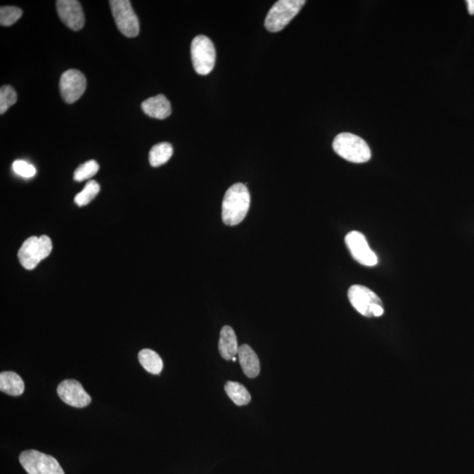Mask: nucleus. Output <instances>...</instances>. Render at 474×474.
<instances>
[{
    "label": "nucleus",
    "mask_w": 474,
    "mask_h": 474,
    "mask_svg": "<svg viewBox=\"0 0 474 474\" xmlns=\"http://www.w3.org/2000/svg\"><path fill=\"white\" fill-rule=\"evenodd\" d=\"M250 206V194L246 185L237 183L229 187L222 201V218L228 226L241 224Z\"/></svg>",
    "instance_id": "nucleus-1"
},
{
    "label": "nucleus",
    "mask_w": 474,
    "mask_h": 474,
    "mask_svg": "<svg viewBox=\"0 0 474 474\" xmlns=\"http://www.w3.org/2000/svg\"><path fill=\"white\" fill-rule=\"evenodd\" d=\"M333 148L342 158L355 164H364L371 157L366 141L351 133L339 134L333 141Z\"/></svg>",
    "instance_id": "nucleus-2"
},
{
    "label": "nucleus",
    "mask_w": 474,
    "mask_h": 474,
    "mask_svg": "<svg viewBox=\"0 0 474 474\" xmlns=\"http://www.w3.org/2000/svg\"><path fill=\"white\" fill-rule=\"evenodd\" d=\"M350 302L359 314L366 317L383 316L384 309L381 300L376 293L366 286L354 285L348 291Z\"/></svg>",
    "instance_id": "nucleus-3"
},
{
    "label": "nucleus",
    "mask_w": 474,
    "mask_h": 474,
    "mask_svg": "<svg viewBox=\"0 0 474 474\" xmlns=\"http://www.w3.org/2000/svg\"><path fill=\"white\" fill-rule=\"evenodd\" d=\"M305 3V0H279L276 2L269 11L264 21L265 27L274 33L282 30L299 13Z\"/></svg>",
    "instance_id": "nucleus-4"
},
{
    "label": "nucleus",
    "mask_w": 474,
    "mask_h": 474,
    "mask_svg": "<svg viewBox=\"0 0 474 474\" xmlns=\"http://www.w3.org/2000/svg\"><path fill=\"white\" fill-rule=\"evenodd\" d=\"M194 70L200 75H207L213 70L217 52L213 42L205 35H198L191 45Z\"/></svg>",
    "instance_id": "nucleus-5"
},
{
    "label": "nucleus",
    "mask_w": 474,
    "mask_h": 474,
    "mask_svg": "<svg viewBox=\"0 0 474 474\" xmlns=\"http://www.w3.org/2000/svg\"><path fill=\"white\" fill-rule=\"evenodd\" d=\"M113 16L120 33L129 38L139 34L140 25L136 13L129 0H111Z\"/></svg>",
    "instance_id": "nucleus-6"
},
{
    "label": "nucleus",
    "mask_w": 474,
    "mask_h": 474,
    "mask_svg": "<svg viewBox=\"0 0 474 474\" xmlns=\"http://www.w3.org/2000/svg\"><path fill=\"white\" fill-rule=\"evenodd\" d=\"M20 462L28 474H65L55 458L38 451H23Z\"/></svg>",
    "instance_id": "nucleus-7"
},
{
    "label": "nucleus",
    "mask_w": 474,
    "mask_h": 474,
    "mask_svg": "<svg viewBox=\"0 0 474 474\" xmlns=\"http://www.w3.org/2000/svg\"><path fill=\"white\" fill-rule=\"evenodd\" d=\"M87 79L77 70H69L63 74L60 79V91L67 103L72 104L79 101L87 89Z\"/></svg>",
    "instance_id": "nucleus-8"
},
{
    "label": "nucleus",
    "mask_w": 474,
    "mask_h": 474,
    "mask_svg": "<svg viewBox=\"0 0 474 474\" xmlns=\"http://www.w3.org/2000/svg\"><path fill=\"white\" fill-rule=\"evenodd\" d=\"M345 243L353 258L359 264L366 267H375L378 264L377 255L371 250L366 236L362 233L350 232L345 236Z\"/></svg>",
    "instance_id": "nucleus-9"
},
{
    "label": "nucleus",
    "mask_w": 474,
    "mask_h": 474,
    "mask_svg": "<svg viewBox=\"0 0 474 474\" xmlns=\"http://www.w3.org/2000/svg\"><path fill=\"white\" fill-rule=\"evenodd\" d=\"M58 394L63 402L75 408H84L89 405L91 401L90 395L84 390L83 385L74 380H66L60 383Z\"/></svg>",
    "instance_id": "nucleus-10"
},
{
    "label": "nucleus",
    "mask_w": 474,
    "mask_h": 474,
    "mask_svg": "<svg viewBox=\"0 0 474 474\" xmlns=\"http://www.w3.org/2000/svg\"><path fill=\"white\" fill-rule=\"evenodd\" d=\"M56 9L60 19L67 27L74 31L82 30L84 25V14L81 4L77 0H58Z\"/></svg>",
    "instance_id": "nucleus-11"
},
{
    "label": "nucleus",
    "mask_w": 474,
    "mask_h": 474,
    "mask_svg": "<svg viewBox=\"0 0 474 474\" xmlns=\"http://www.w3.org/2000/svg\"><path fill=\"white\" fill-rule=\"evenodd\" d=\"M20 263L27 270H33L41 261L40 250H39V237L31 236L20 247L18 252Z\"/></svg>",
    "instance_id": "nucleus-12"
},
{
    "label": "nucleus",
    "mask_w": 474,
    "mask_h": 474,
    "mask_svg": "<svg viewBox=\"0 0 474 474\" xmlns=\"http://www.w3.org/2000/svg\"><path fill=\"white\" fill-rule=\"evenodd\" d=\"M141 109L151 118L164 120L172 114V105L165 95L159 94L144 101Z\"/></svg>",
    "instance_id": "nucleus-13"
},
{
    "label": "nucleus",
    "mask_w": 474,
    "mask_h": 474,
    "mask_svg": "<svg viewBox=\"0 0 474 474\" xmlns=\"http://www.w3.org/2000/svg\"><path fill=\"white\" fill-rule=\"evenodd\" d=\"M238 359L244 374L250 378H256L260 373V359L250 346L241 345L238 350Z\"/></svg>",
    "instance_id": "nucleus-14"
},
{
    "label": "nucleus",
    "mask_w": 474,
    "mask_h": 474,
    "mask_svg": "<svg viewBox=\"0 0 474 474\" xmlns=\"http://www.w3.org/2000/svg\"><path fill=\"white\" fill-rule=\"evenodd\" d=\"M238 344L236 335L231 327L224 326L222 328L220 340H219V352L226 360H232L238 354Z\"/></svg>",
    "instance_id": "nucleus-15"
},
{
    "label": "nucleus",
    "mask_w": 474,
    "mask_h": 474,
    "mask_svg": "<svg viewBox=\"0 0 474 474\" xmlns=\"http://www.w3.org/2000/svg\"><path fill=\"white\" fill-rule=\"evenodd\" d=\"M25 384L19 375L13 371H4L0 374V390L12 396L23 394Z\"/></svg>",
    "instance_id": "nucleus-16"
},
{
    "label": "nucleus",
    "mask_w": 474,
    "mask_h": 474,
    "mask_svg": "<svg viewBox=\"0 0 474 474\" xmlns=\"http://www.w3.org/2000/svg\"><path fill=\"white\" fill-rule=\"evenodd\" d=\"M141 366L152 374H159L162 370V361L157 352L150 349L141 350L138 355Z\"/></svg>",
    "instance_id": "nucleus-17"
},
{
    "label": "nucleus",
    "mask_w": 474,
    "mask_h": 474,
    "mask_svg": "<svg viewBox=\"0 0 474 474\" xmlns=\"http://www.w3.org/2000/svg\"><path fill=\"white\" fill-rule=\"evenodd\" d=\"M225 391L237 406L247 405L250 402L251 396L249 391L238 382L228 381L225 384Z\"/></svg>",
    "instance_id": "nucleus-18"
},
{
    "label": "nucleus",
    "mask_w": 474,
    "mask_h": 474,
    "mask_svg": "<svg viewBox=\"0 0 474 474\" xmlns=\"http://www.w3.org/2000/svg\"><path fill=\"white\" fill-rule=\"evenodd\" d=\"M173 155V148L171 143H161L155 144L150 151V164L153 167H159L169 160Z\"/></svg>",
    "instance_id": "nucleus-19"
},
{
    "label": "nucleus",
    "mask_w": 474,
    "mask_h": 474,
    "mask_svg": "<svg viewBox=\"0 0 474 474\" xmlns=\"http://www.w3.org/2000/svg\"><path fill=\"white\" fill-rule=\"evenodd\" d=\"M101 186L95 180H90L84 186L83 191L77 194L75 197V203L77 206L84 207L89 204L95 197L100 193Z\"/></svg>",
    "instance_id": "nucleus-20"
},
{
    "label": "nucleus",
    "mask_w": 474,
    "mask_h": 474,
    "mask_svg": "<svg viewBox=\"0 0 474 474\" xmlns=\"http://www.w3.org/2000/svg\"><path fill=\"white\" fill-rule=\"evenodd\" d=\"M98 169H100V166L96 161L90 160L84 162L74 172V179L77 182H81L93 178L94 176L97 174Z\"/></svg>",
    "instance_id": "nucleus-21"
},
{
    "label": "nucleus",
    "mask_w": 474,
    "mask_h": 474,
    "mask_svg": "<svg viewBox=\"0 0 474 474\" xmlns=\"http://www.w3.org/2000/svg\"><path fill=\"white\" fill-rule=\"evenodd\" d=\"M23 15V10L16 6H1L0 8V24L1 26H12Z\"/></svg>",
    "instance_id": "nucleus-22"
},
{
    "label": "nucleus",
    "mask_w": 474,
    "mask_h": 474,
    "mask_svg": "<svg viewBox=\"0 0 474 474\" xmlns=\"http://www.w3.org/2000/svg\"><path fill=\"white\" fill-rule=\"evenodd\" d=\"M17 94L12 87L4 86L0 89V114L4 115L16 103Z\"/></svg>",
    "instance_id": "nucleus-23"
},
{
    "label": "nucleus",
    "mask_w": 474,
    "mask_h": 474,
    "mask_svg": "<svg viewBox=\"0 0 474 474\" xmlns=\"http://www.w3.org/2000/svg\"><path fill=\"white\" fill-rule=\"evenodd\" d=\"M13 169L14 172L18 175L23 177V178L30 179L35 175L37 169L33 165L28 164L27 162L23 160H17L13 162Z\"/></svg>",
    "instance_id": "nucleus-24"
},
{
    "label": "nucleus",
    "mask_w": 474,
    "mask_h": 474,
    "mask_svg": "<svg viewBox=\"0 0 474 474\" xmlns=\"http://www.w3.org/2000/svg\"><path fill=\"white\" fill-rule=\"evenodd\" d=\"M466 4H468L469 13L471 14V15H473V14H474V0H468V1H466Z\"/></svg>",
    "instance_id": "nucleus-25"
},
{
    "label": "nucleus",
    "mask_w": 474,
    "mask_h": 474,
    "mask_svg": "<svg viewBox=\"0 0 474 474\" xmlns=\"http://www.w3.org/2000/svg\"><path fill=\"white\" fill-rule=\"evenodd\" d=\"M232 361H234V362H235V361H236V357H233Z\"/></svg>",
    "instance_id": "nucleus-26"
}]
</instances>
